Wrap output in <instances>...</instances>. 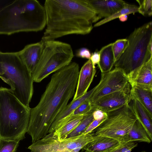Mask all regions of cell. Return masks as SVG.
I'll use <instances>...</instances> for the list:
<instances>
[{
    "mask_svg": "<svg viewBox=\"0 0 152 152\" xmlns=\"http://www.w3.org/2000/svg\"><path fill=\"white\" fill-rule=\"evenodd\" d=\"M132 104H130L137 120L145 130L150 139L152 140V117L140 102L134 98H132Z\"/></svg>",
    "mask_w": 152,
    "mask_h": 152,
    "instance_id": "obj_16",
    "label": "cell"
},
{
    "mask_svg": "<svg viewBox=\"0 0 152 152\" xmlns=\"http://www.w3.org/2000/svg\"><path fill=\"white\" fill-rule=\"evenodd\" d=\"M129 104L107 112L106 118L93 131L94 135L111 138L121 143L137 120Z\"/></svg>",
    "mask_w": 152,
    "mask_h": 152,
    "instance_id": "obj_8",
    "label": "cell"
},
{
    "mask_svg": "<svg viewBox=\"0 0 152 152\" xmlns=\"http://www.w3.org/2000/svg\"><path fill=\"white\" fill-rule=\"evenodd\" d=\"M95 110L93 108L88 113L85 115L78 125L67 136L66 138L74 137L82 134L94 120L93 113Z\"/></svg>",
    "mask_w": 152,
    "mask_h": 152,
    "instance_id": "obj_24",
    "label": "cell"
},
{
    "mask_svg": "<svg viewBox=\"0 0 152 152\" xmlns=\"http://www.w3.org/2000/svg\"><path fill=\"white\" fill-rule=\"evenodd\" d=\"M19 141L0 139V152H15Z\"/></svg>",
    "mask_w": 152,
    "mask_h": 152,
    "instance_id": "obj_28",
    "label": "cell"
},
{
    "mask_svg": "<svg viewBox=\"0 0 152 152\" xmlns=\"http://www.w3.org/2000/svg\"><path fill=\"white\" fill-rule=\"evenodd\" d=\"M96 87V86L83 96L77 99L72 101L59 113L52 124L48 133L53 132L58 123L62 120L69 115L76 108L86 100L89 99Z\"/></svg>",
    "mask_w": 152,
    "mask_h": 152,
    "instance_id": "obj_17",
    "label": "cell"
},
{
    "mask_svg": "<svg viewBox=\"0 0 152 152\" xmlns=\"http://www.w3.org/2000/svg\"><path fill=\"white\" fill-rule=\"evenodd\" d=\"M90 59L94 66H95L96 64L98 65L100 60V54L99 51L96 50L94 53H92Z\"/></svg>",
    "mask_w": 152,
    "mask_h": 152,
    "instance_id": "obj_33",
    "label": "cell"
},
{
    "mask_svg": "<svg viewBox=\"0 0 152 152\" xmlns=\"http://www.w3.org/2000/svg\"><path fill=\"white\" fill-rule=\"evenodd\" d=\"M44 7L46 28L43 41L69 34L85 35L99 20L95 12L84 0H46Z\"/></svg>",
    "mask_w": 152,
    "mask_h": 152,
    "instance_id": "obj_2",
    "label": "cell"
},
{
    "mask_svg": "<svg viewBox=\"0 0 152 152\" xmlns=\"http://www.w3.org/2000/svg\"><path fill=\"white\" fill-rule=\"evenodd\" d=\"M107 117L101 119L94 120L83 132L82 134H86L92 132L96 128L105 120Z\"/></svg>",
    "mask_w": 152,
    "mask_h": 152,
    "instance_id": "obj_30",
    "label": "cell"
},
{
    "mask_svg": "<svg viewBox=\"0 0 152 152\" xmlns=\"http://www.w3.org/2000/svg\"><path fill=\"white\" fill-rule=\"evenodd\" d=\"M128 45L115 62V68L122 70L127 77L152 58L148 45L152 41V22L135 28L127 39Z\"/></svg>",
    "mask_w": 152,
    "mask_h": 152,
    "instance_id": "obj_6",
    "label": "cell"
},
{
    "mask_svg": "<svg viewBox=\"0 0 152 152\" xmlns=\"http://www.w3.org/2000/svg\"><path fill=\"white\" fill-rule=\"evenodd\" d=\"M141 152H147L145 151H142Z\"/></svg>",
    "mask_w": 152,
    "mask_h": 152,
    "instance_id": "obj_36",
    "label": "cell"
},
{
    "mask_svg": "<svg viewBox=\"0 0 152 152\" xmlns=\"http://www.w3.org/2000/svg\"><path fill=\"white\" fill-rule=\"evenodd\" d=\"M93 132L62 139L54 137L52 133L32 143L28 148L31 152H79L93 140Z\"/></svg>",
    "mask_w": 152,
    "mask_h": 152,
    "instance_id": "obj_9",
    "label": "cell"
},
{
    "mask_svg": "<svg viewBox=\"0 0 152 152\" xmlns=\"http://www.w3.org/2000/svg\"><path fill=\"white\" fill-rule=\"evenodd\" d=\"M139 4L138 12L144 16H150L152 15V0H137Z\"/></svg>",
    "mask_w": 152,
    "mask_h": 152,
    "instance_id": "obj_27",
    "label": "cell"
},
{
    "mask_svg": "<svg viewBox=\"0 0 152 152\" xmlns=\"http://www.w3.org/2000/svg\"><path fill=\"white\" fill-rule=\"evenodd\" d=\"M134 141L148 143L152 141L143 126L137 120L129 132L124 137L121 143H127Z\"/></svg>",
    "mask_w": 152,
    "mask_h": 152,
    "instance_id": "obj_19",
    "label": "cell"
},
{
    "mask_svg": "<svg viewBox=\"0 0 152 152\" xmlns=\"http://www.w3.org/2000/svg\"><path fill=\"white\" fill-rule=\"evenodd\" d=\"M113 43L103 47L99 51L100 60L98 65L101 73L111 70L115 63L113 51Z\"/></svg>",
    "mask_w": 152,
    "mask_h": 152,
    "instance_id": "obj_21",
    "label": "cell"
},
{
    "mask_svg": "<svg viewBox=\"0 0 152 152\" xmlns=\"http://www.w3.org/2000/svg\"><path fill=\"white\" fill-rule=\"evenodd\" d=\"M92 109L89 99H88L81 104L66 118L69 120H71L80 116L86 115Z\"/></svg>",
    "mask_w": 152,
    "mask_h": 152,
    "instance_id": "obj_26",
    "label": "cell"
},
{
    "mask_svg": "<svg viewBox=\"0 0 152 152\" xmlns=\"http://www.w3.org/2000/svg\"><path fill=\"white\" fill-rule=\"evenodd\" d=\"M128 45L127 39H118L113 43V51L115 62L124 52Z\"/></svg>",
    "mask_w": 152,
    "mask_h": 152,
    "instance_id": "obj_25",
    "label": "cell"
},
{
    "mask_svg": "<svg viewBox=\"0 0 152 152\" xmlns=\"http://www.w3.org/2000/svg\"><path fill=\"white\" fill-rule=\"evenodd\" d=\"M120 143L111 138L94 135L92 140L83 148L86 152H100L115 146Z\"/></svg>",
    "mask_w": 152,
    "mask_h": 152,
    "instance_id": "obj_18",
    "label": "cell"
},
{
    "mask_svg": "<svg viewBox=\"0 0 152 152\" xmlns=\"http://www.w3.org/2000/svg\"><path fill=\"white\" fill-rule=\"evenodd\" d=\"M31 108L24 105L10 89L0 87V139L20 141L25 138Z\"/></svg>",
    "mask_w": 152,
    "mask_h": 152,
    "instance_id": "obj_4",
    "label": "cell"
},
{
    "mask_svg": "<svg viewBox=\"0 0 152 152\" xmlns=\"http://www.w3.org/2000/svg\"><path fill=\"white\" fill-rule=\"evenodd\" d=\"M132 149H129L127 150V151H126L125 152H131Z\"/></svg>",
    "mask_w": 152,
    "mask_h": 152,
    "instance_id": "obj_35",
    "label": "cell"
},
{
    "mask_svg": "<svg viewBox=\"0 0 152 152\" xmlns=\"http://www.w3.org/2000/svg\"><path fill=\"white\" fill-rule=\"evenodd\" d=\"M96 72L90 59L83 65L79 72L76 88L72 101L80 98L85 94L91 84Z\"/></svg>",
    "mask_w": 152,
    "mask_h": 152,
    "instance_id": "obj_14",
    "label": "cell"
},
{
    "mask_svg": "<svg viewBox=\"0 0 152 152\" xmlns=\"http://www.w3.org/2000/svg\"><path fill=\"white\" fill-rule=\"evenodd\" d=\"M138 12V7L134 4H131L125 3L124 7L117 12L112 15L104 18L94 25V27H97L101 26L111 20L118 18L122 15H128L135 12Z\"/></svg>",
    "mask_w": 152,
    "mask_h": 152,
    "instance_id": "obj_23",
    "label": "cell"
},
{
    "mask_svg": "<svg viewBox=\"0 0 152 152\" xmlns=\"http://www.w3.org/2000/svg\"><path fill=\"white\" fill-rule=\"evenodd\" d=\"M76 56L82 58L90 59L91 54L89 50L85 48H81L78 50L76 53Z\"/></svg>",
    "mask_w": 152,
    "mask_h": 152,
    "instance_id": "obj_31",
    "label": "cell"
},
{
    "mask_svg": "<svg viewBox=\"0 0 152 152\" xmlns=\"http://www.w3.org/2000/svg\"><path fill=\"white\" fill-rule=\"evenodd\" d=\"M131 88L129 85L122 90L102 97L91 103L92 108L107 113L129 104L131 100Z\"/></svg>",
    "mask_w": 152,
    "mask_h": 152,
    "instance_id": "obj_11",
    "label": "cell"
},
{
    "mask_svg": "<svg viewBox=\"0 0 152 152\" xmlns=\"http://www.w3.org/2000/svg\"><path fill=\"white\" fill-rule=\"evenodd\" d=\"M93 116L94 120H99L106 118L107 113L99 109H96L93 113Z\"/></svg>",
    "mask_w": 152,
    "mask_h": 152,
    "instance_id": "obj_32",
    "label": "cell"
},
{
    "mask_svg": "<svg viewBox=\"0 0 152 152\" xmlns=\"http://www.w3.org/2000/svg\"><path fill=\"white\" fill-rule=\"evenodd\" d=\"M44 42L40 58L32 74L34 82L37 83L69 64L74 57L69 44L55 40Z\"/></svg>",
    "mask_w": 152,
    "mask_h": 152,
    "instance_id": "obj_7",
    "label": "cell"
},
{
    "mask_svg": "<svg viewBox=\"0 0 152 152\" xmlns=\"http://www.w3.org/2000/svg\"><path fill=\"white\" fill-rule=\"evenodd\" d=\"M131 87V99L137 100L152 117V91L135 86Z\"/></svg>",
    "mask_w": 152,
    "mask_h": 152,
    "instance_id": "obj_20",
    "label": "cell"
},
{
    "mask_svg": "<svg viewBox=\"0 0 152 152\" xmlns=\"http://www.w3.org/2000/svg\"><path fill=\"white\" fill-rule=\"evenodd\" d=\"M96 13L99 20L109 17L122 9L125 2L122 0H84Z\"/></svg>",
    "mask_w": 152,
    "mask_h": 152,
    "instance_id": "obj_12",
    "label": "cell"
},
{
    "mask_svg": "<svg viewBox=\"0 0 152 152\" xmlns=\"http://www.w3.org/2000/svg\"><path fill=\"white\" fill-rule=\"evenodd\" d=\"M119 20L122 22L126 21L128 18L127 15H122L118 18Z\"/></svg>",
    "mask_w": 152,
    "mask_h": 152,
    "instance_id": "obj_34",
    "label": "cell"
},
{
    "mask_svg": "<svg viewBox=\"0 0 152 152\" xmlns=\"http://www.w3.org/2000/svg\"><path fill=\"white\" fill-rule=\"evenodd\" d=\"M46 23L44 7L36 0H16L0 9V35L41 31Z\"/></svg>",
    "mask_w": 152,
    "mask_h": 152,
    "instance_id": "obj_3",
    "label": "cell"
},
{
    "mask_svg": "<svg viewBox=\"0 0 152 152\" xmlns=\"http://www.w3.org/2000/svg\"><path fill=\"white\" fill-rule=\"evenodd\" d=\"M137 146V143L134 142L120 143L115 146L100 152H125L129 149H133Z\"/></svg>",
    "mask_w": 152,
    "mask_h": 152,
    "instance_id": "obj_29",
    "label": "cell"
},
{
    "mask_svg": "<svg viewBox=\"0 0 152 152\" xmlns=\"http://www.w3.org/2000/svg\"><path fill=\"white\" fill-rule=\"evenodd\" d=\"M130 85L128 78L121 70L115 68L101 73L99 83L89 99L90 103L107 94L122 90Z\"/></svg>",
    "mask_w": 152,
    "mask_h": 152,
    "instance_id": "obj_10",
    "label": "cell"
},
{
    "mask_svg": "<svg viewBox=\"0 0 152 152\" xmlns=\"http://www.w3.org/2000/svg\"><path fill=\"white\" fill-rule=\"evenodd\" d=\"M0 78L10 87L18 99L29 107L34 92L31 73L18 52L0 51Z\"/></svg>",
    "mask_w": 152,
    "mask_h": 152,
    "instance_id": "obj_5",
    "label": "cell"
},
{
    "mask_svg": "<svg viewBox=\"0 0 152 152\" xmlns=\"http://www.w3.org/2000/svg\"><path fill=\"white\" fill-rule=\"evenodd\" d=\"M44 42H39L26 45L18 54L28 69L31 73L34 72L41 56Z\"/></svg>",
    "mask_w": 152,
    "mask_h": 152,
    "instance_id": "obj_15",
    "label": "cell"
},
{
    "mask_svg": "<svg viewBox=\"0 0 152 152\" xmlns=\"http://www.w3.org/2000/svg\"><path fill=\"white\" fill-rule=\"evenodd\" d=\"M78 64L73 62L55 73L39 102L30 109L28 133L32 143L43 138L56 117L74 96L79 74Z\"/></svg>",
    "mask_w": 152,
    "mask_h": 152,
    "instance_id": "obj_1",
    "label": "cell"
},
{
    "mask_svg": "<svg viewBox=\"0 0 152 152\" xmlns=\"http://www.w3.org/2000/svg\"><path fill=\"white\" fill-rule=\"evenodd\" d=\"M127 77L131 86L152 91V58L133 71Z\"/></svg>",
    "mask_w": 152,
    "mask_h": 152,
    "instance_id": "obj_13",
    "label": "cell"
},
{
    "mask_svg": "<svg viewBox=\"0 0 152 152\" xmlns=\"http://www.w3.org/2000/svg\"><path fill=\"white\" fill-rule=\"evenodd\" d=\"M86 115L80 116L66 123L56 129L52 133L53 136L58 139L66 138L67 136L76 128Z\"/></svg>",
    "mask_w": 152,
    "mask_h": 152,
    "instance_id": "obj_22",
    "label": "cell"
}]
</instances>
